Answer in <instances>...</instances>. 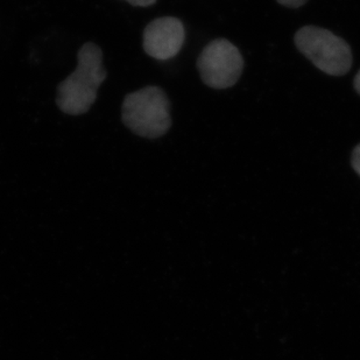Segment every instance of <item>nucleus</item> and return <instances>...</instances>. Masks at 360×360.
Masks as SVG:
<instances>
[{"instance_id": "obj_1", "label": "nucleus", "mask_w": 360, "mask_h": 360, "mask_svg": "<svg viewBox=\"0 0 360 360\" xmlns=\"http://www.w3.org/2000/svg\"><path fill=\"white\" fill-rule=\"evenodd\" d=\"M77 58V68L58 84L56 96L58 109L72 116L88 112L96 102L99 86L108 76L103 67V51L97 44H83Z\"/></svg>"}, {"instance_id": "obj_2", "label": "nucleus", "mask_w": 360, "mask_h": 360, "mask_svg": "<svg viewBox=\"0 0 360 360\" xmlns=\"http://www.w3.org/2000/svg\"><path fill=\"white\" fill-rule=\"evenodd\" d=\"M122 120L136 136L155 139L172 126L169 102L162 89L147 86L126 96Z\"/></svg>"}, {"instance_id": "obj_3", "label": "nucleus", "mask_w": 360, "mask_h": 360, "mask_svg": "<svg viewBox=\"0 0 360 360\" xmlns=\"http://www.w3.org/2000/svg\"><path fill=\"white\" fill-rule=\"evenodd\" d=\"M296 47L317 68L328 75H345L352 65L347 41L324 28L306 26L295 35Z\"/></svg>"}, {"instance_id": "obj_4", "label": "nucleus", "mask_w": 360, "mask_h": 360, "mask_svg": "<svg viewBox=\"0 0 360 360\" xmlns=\"http://www.w3.org/2000/svg\"><path fill=\"white\" fill-rule=\"evenodd\" d=\"M244 60L235 44L217 39L200 53L198 68L204 83L214 89H226L235 85L240 77Z\"/></svg>"}, {"instance_id": "obj_5", "label": "nucleus", "mask_w": 360, "mask_h": 360, "mask_svg": "<svg viewBox=\"0 0 360 360\" xmlns=\"http://www.w3.org/2000/svg\"><path fill=\"white\" fill-rule=\"evenodd\" d=\"M186 31L177 18H159L143 31V51L152 58L165 61L179 54L184 46Z\"/></svg>"}, {"instance_id": "obj_6", "label": "nucleus", "mask_w": 360, "mask_h": 360, "mask_svg": "<svg viewBox=\"0 0 360 360\" xmlns=\"http://www.w3.org/2000/svg\"><path fill=\"white\" fill-rule=\"evenodd\" d=\"M351 163L354 169L356 170V173L360 176V145H358L354 148V153H352V159H351Z\"/></svg>"}, {"instance_id": "obj_7", "label": "nucleus", "mask_w": 360, "mask_h": 360, "mask_svg": "<svg viewBox=\"0 0 360 360\" xmlns=\"http://www.w3.org/2000/svg\"><path fill=\"white\" fill-rule=\"evenodd\" d=\"M308 0H278V3L281 4L283 6L294 7V8L302 6Z\"/></svg>"}, {"instance_id": "obj_8", "label": "nucleus", "mask_w": 360, "mask_h": 360, "mask_svg": "<svg viewBox=\"0 0 360 360\" xmlns=\"http://www.w3.org/2000/svg\"><path fill=\"white\" fill-rule=\"evenodd\" d=\"M132 6L147 7L157 3V0H126Z\"/></svg>"}, {"instance_id": "obj_9", "label": "nucleus", "mask_w": 360, "mask_h": 360, "mask_svg": "<svg viewBox=\"0 0 360 360\" xmlns=\"http://www.w3.org/2000/svg\"><path fill=\"white\" fill-rule=\"evenodd\" d=\"M354 89L357 90L358 94L360 95V70L358 72L357 76L354 77Z\"/></svg>"}]
</instances>
